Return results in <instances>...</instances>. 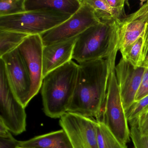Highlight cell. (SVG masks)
I'll list each match as a JSON object with an SVG mask.
<instances>
[{
  "label": "cell",
  "mask_w": 148,
  "mask_h": 148,
  "mask_svg": "<svg viewBox=\"0 0 148 148\" xmlns=\"http://www.w3.org/2000/svg\"><path fill=\"white\" fill-rule=\"evenodd\" d=\"M115 66L106 59L79 63L75 90L67 112L99 120L105 103L109 76Z\"/></svg>",
  "instance_id": "cell-1"
},
{
  "label": "cell",
  "mask_w": 148,
  "mask_h": 148,
  "mask_svg": "<svg viewBox=\"0 0 148 148\" xmlns=\"http://www.w3.org/2000/svg\"><path fill=\"white\" fill-rule=\"evenodd\" d=\"M121 20L101 21L77 37L72 59L78 63L106 59L115 64L119 51Z\"/></svg>",
  "instance_id": "cell-2"
},
{
  "label": "cell",
  "mask_w": 148,
  "mask_h": 148,
  "mask_svg": "<svg viewBox=\"0 0 148 148\" xmlns=\"http://www.w3.org/2000/svg\"><path fill=\"white\" fill-rule=\"evenodd\" d=\"M78 64L69 61L43 79L41 95L45 114L60 118L68 111L77 82Z\"/></svg>",
  "instance_id": "cell-3"
},
{
  "label": "cell",
  "mask_w": 148,
  "mask_h": 148,
  "mask_svg": "<svg viewBox=\"0 0 148 148\" xmlns=\"http://www.w3.org/2000/svg\"><path fill=\"white\" fill-rule=\"evenodd\" d=\"M71 15L37 10L0 17V30L13 31L28 35H40L58 26Z\"/></svg>",
  "instance_id": "cell-4"
},
{
  "label": "cell",
  "mask_w": 148,
  "mask_h": 148,
  "mask_svg": "<svg viewBox=\"0 0 148 148\" xmlns=\"http://www.w3.org/2000/svg\"><path fill=\"white\" fill-rule=\"evenodd\" d=\"M99 120L103 121L121 142L125 144L130 142L129 122L120 96L115 69L110 73L103 114Z\"/></svg>",
  "instance_id": "cell-5"
},
{
  "label": "cell",
  "mask_w": 148,
  "mask_h": 148,
  "mask_svg": "<svg viewBox=\"0 0 148 148\" xmlns=\"http://www.w3.org/2000/svg\"><path fill=\"white\" fill-rule=\"evenodd\" d=\"M81 7L71 18L58 26L40 34L44 46L77 37L89 27L101 22L85 0H81Z\"/></svg>",
  "instance_id": "cell-6"
},
{
  "label": "cell",
  "mask_w": 148,
  "mask_h": 148,
  "mask_svg": "<svg viewBox=\"0 0 148 148\" xmlns=\"http://www.w3.org/2000/svg\"><path fill=\"white\" fill-rule=\"evenodd\" d=\"M26 118L25 108L13 93L4 62L0 59V121L11 133L18 135L26 130Z\"/></svg>",
  "instance_id": "cell-7"
},
{
  "label": "cell",
  "mask_w": 148,
  "mask_h": 148,
  "mask_svg": "<svg viewBox=\"0 0 148 148\" xmlns=\"http://www.w3.org/2000/svg\"><path fill=\"white\" fill-rule=\"evenodd\" d=\"M9 85L14 97L25 108L32 99L29 73L18 49L1 57Z\"/></svg>",
  "instance_id": "cell-8"
},
{
  "label": "cell",
  "mask_w": 148,
  "mask_h": 148,
  "mask_svg": "<svg viewBox=\"0 0 148 148\" xmlns=\"http://www.w3.org/2000/svg\"><path fill=\"white\" fill-rule=\"evenodd\" d=\"M59 123L73 148H98L96 119L67 112L60 118Z\"/></svg>",
  "instance_id": "cell-9"
},
{
  "label": "cell",
  "mask_w": 148,
  "mask_h": 148,
  "mask_svg": "<svg viewBox=\"0 0 148 148\" xmlns=\"http://www.w3.org/2000/svg\"><path fill=\"white\" fill-rule=\"evenodd\" d=\"M43 47L40 35H31L17 48L31 78L33 98L40 90L43 82Z\"/></svg>",
  "instance_id": "cell-10"
},
{
  "label": "cell",
  "mask_w": 148,
  "mask_h": 148,
  "mask_svg": "<svg viewBox=\"0 0 148 148\" xmlns=\"http://www.w3.org/2000/svg\"><path fill=\"white\" fill-rule=\"evenodd\" d=\"M144 65L135 68L121 58L115 66L117 81L124 108L126 112L135 102L145 71Z\"/></svg>",
  "instance_id": "cell-11"
},
{
  "label": "cell",
  "mask_w": 148,
  "mask_h": 148,
  "mask_svg": "<svg viewBox=\"0 0 148 148\" xmlns=\"http://www.w3.org/2000/svg\"><path fill=\"white\" fill-rule=\"evenodd\" d=\"M148 24V1L138 10L121 20L119 51L123 54L143 33Z\"/></svg>",
  "instance_id": "cell-12"
},
{
  "label": "cell",
  "mask_w": 148,
  "mask_h": 148,
  "mask_svg": "<svg viewBox=\"0 0 148 148\" xmlns=\"http://www.w3.org/2000/svg\"><path fill=\"white\" fill-rule=\"evenodd\" d=\"M77 39V37L65 41L44 46L43 79L49 73L72 60Z\"/></svg>",
  "instance_id": "cell-13"
},
{
  "label": "cell",
  "mask_w": 148,
  "mask_h": 148,
  "mask_svg": "<svg viewBox=\"0 0 148 148\" xmlns=\"http://www.w3.org/2000/svg\"><path fill=\"white\" fill-rule=\"evenodd\" d=\"M19 146L25 148H73L68 135L62 129L19 141Z\"/></svg>",
  "instance_id": "cell-14"
},
{
  "label": "cell",
  "mask_w": 148,
  "mask_h": 148,
  "mask_svg": "<svg viewBox=\"0 0 148 148\" xmlns=\"http://www.w3.org/2000/svg\"><path fill=\"white\" fill-rule=\"evenodd\" d=\"M82 5L81 0H25L26 12L43 10L73 15Z\"/></svg>",
  "instance_id": "cell-15"
},
{
  "label": "cell",
  "mask_w": 148,
  "mask_h": 148,
  "mask_svg": "<svg viewBox=\"0 0 148 148\" xmlns=\"http://www.w3.org/2000/svg\"><path fill=\"white\" fill-rule=\"evenodd\" d=\"M122 56L135 68L144 66L148 58V24L142 34Z\"/></svg>",
  "instance_id": "cell-16"
},
{
  "label": "cell",
  "mask_w": 148,
  "mask_h": 148,
  "mask_svg": "<svg viewBox=\"0 0 148 148\" xmlns=\"http://www.w3.org/2000/svg\"><path fill=\"white\" fill-rule=\"evenodd\" d=\"M29 35L13 31L0 30V57L17 49Z\"/></svg>",
  "instance_id": "cell-17"
},
{
  "label": "cell",
  "mask_w": 148,
  "mask_h": 148,
  "mask_svg": "<svg viewBox=\"0 0 148 148\" xmlns=\"http://www.w3.org/2000/svg\"><path fill=\"white\" fill-rule=\"evenodd\" d=\"M97 122L98 148H128L126 144L120 141L103 121Z\"/></svg>",
  "instance_id": "cell-18"
},
{
  "label": "cell",
  "mask_w": 148,
  "mask_h": 148,
  "mask_svg": "<svg viewBox=\"0 0 148 148\" xmlns=\"http://www.w3.org/2000/svg\"><path fill=\"white\" fill-rule=\"evenodd\" d=\"M101 21L122 20L123 14L112 8L106 0H85Z\"/></svg>",
  "instance_id": "cell-19"
},
{
  "label": "cell",
  "mask_w": 148,
  "mask_h": 148,
  "mask_svg": "<svg viewBox=\"0 0 148 148\" xmlns=\"http://www.w3.org/2000/svg\"><path fill=\"white\" fill-rule=\"evenodd\" d=\"M25 0H1L0 17L11 16L26 12Z\"/></svg>",
  "instance_id": "cell-20"
},
{
  "label": "cell",
  "mask_w": 148,
  "mask_h": 148,
  "mask_svg": "<svg viewBox=\"0 0 148 148\" xmlns=\"http://www.w3.org/2000/svg\"><path fill=\"white\" fill-rule=\"evenodd\" d=\"M19 141L13 137L11 132L0 121V148H17Z\"/></svg>",
  "instance_id": "cell-21"
},
{
  "label": "cell",
  "mask_w": 148,
  "mask_h": 148,
  "mask_svg": "<svg viewBox=\"0 0 148 148\" xmlns=\"http://www.w3.org/2000/svg\"><path fill=\"white\" fill-rule=\"evenodd\" d=\"M129 123L136 125L141 136H148V108L129 121Z\"/></svg>",
  "instance_id": "cell-22"
},
{
  "label": "cell",
  "mask_w": 148,
  "mask_h": 148,
  "mask_svg": "<svg viewBox=\"0 0 148 148\" xmlns=\"http://www.w3.org/2000/svg\"><path fill=\"white\" fill-rule=\"evenodd\" d=\"M148 108V95L138 101H135L126 112L128 122L137 116L143 111Z\"/></svg>",
  "instance_id": "cell-23"
},
{
  "label": "cell",
  "mask_w": 148,
  "mask_h": 148,
  "mask_svg": "<svg viewBox=\"0 0 148 148\" xmlns=\"http://www.w3.org/2000/svg\"><path fill=\"white\" fill-rule=\"evenodd\" d=\"M130 138L133 145V148H148V136L140 135L136 125L130 124Z\"/></svg>",
  "instance_id": "cell-24"
},
{
  "label": "cell",
  "mask_w": 148,
  "mask_h": 148,
  "mask_svg": "<svg viewBox=\"0 0 148 148\" xmlns=\"http://www.w3.org/2000/svg\"><path fill=\"white\" fill-rule=\"evenodd\" d=\"M145 68L141 85L136 95L135 101H138L148 95V58L144 64Z\"/></svg>",
  "instance_id": "cell-25"
},
{
  "label": "cell",
  "mask_w": 148,
  "mask_h": 148,
  "mask_svg": "<svg viewBox=\"0 0 148 148\" xmlns=\"http://www.w3.org/2000/svg\"><path fill=\"white\" fill-rule=\"evenodd\" d=\"M107 3L112 8L123 13L124 8V0H106Z\"/></svg>",
  "instance_id": "cell-26"
},
{
  "label": "cell",
  "mask_w": 148,
  "mask_h": 148,
  "mask_svg": "<svg viewBox=\"0 0 148 148\" xmlns=\"http://www.w3.org/2000/svg\"><path fill=\"white\" fill-rule=\"evenodd\" d=\"M17 148H24V147H20V146H19L18 147H17Z\"/></svg>",
  "instance_id": "cell-27"
},
{
  "label": "cell",
  "mask_w": 148,
  "mask_h": 148,
  "mask_svg": "<svg viewBox=\"0 0 148 148\" xmlns=\"http://www.w3.org/2000/svg\"></svg>",
  "instance_id": "cell-28"
}]
</instances>
